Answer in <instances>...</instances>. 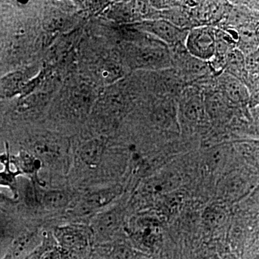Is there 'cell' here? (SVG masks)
<instances>
[{
  "label": "cell",
  "mask_w": 259,
  "mask_h": 259,
  "mask_svg": "<svg viewBox=\"0 0 259 259\" xmlns=\"http://www.w3.org/2000/svg\"><path fill=\"white\" fill-rule=\"evenodd\" d=\"M35 233H28L20 236L13 243L10 259H24L37 246Z\"/></svg>",
  "instance_id": "obj_13"
},
{
  "label": "cell",
  "mask_w": 259,
  "mask_h": 259,
  "mask_svg": "<svg viewBox=\"0 0 259 259\" xmlns=\"http://www.w3.org/2000/svg\"><path fill=\"white\" fill-rule=\"evenodd\" d=\"M48 249L47 245L40 244L24 259H41L42 255Z\"/></svg>",
  "instance_id": "obj_20"
},
{
  "label": "cell",
  "mask_w": 259,
  "mask_h": 259,
  "mask_svg": "<svg viewBox=\"0 0 259 259\" xmlns=\"http://www.w3.org/2000/svg\"><path fill=\"white\" fill-rule=\"evenodd\" d=\"M243 208L250 214L259 213V185L252 191L244 200Z\"/></svg>",
  "instance_id": "obj_17"
},
{
  "label": "cell",
  "mask_w": 259,
  "mask_h": 259,
  "mask_svg": "<svg viewBox=\"0 0 259 259\" xmlns=\"http://www.w3.org/2000/svg\"><path fill=\"white\" fill-rule=\"evenodd\" d=\"M71 197L68 192L64 190H51L44 194L42 202L44 207L50 210H59L67 207Z\"/></svg>",
  "instance_id": "obj_15"
},
{
  "label": "cell",
  "mask_w": 259,
  "mask_h": 259,
  "mask_svg": "<svg viewBox=\"0 0 259 259\" xmlns=\"http://www.w3.org/2000/svg\"><path fill=\"white\" fill-rule=\"evenodd\" d=\"M249 110L252 118H253V122L255 123V129H256L257 132L259 134V108Z\"/></svg>",
  "instance_id": "obj_22"
},
{
  "label": "cell",
  "mask_w": 259,
  "mask_h": 259,
  "mask_svg": "<svg viewBox=\"0 0 259 259\" xmlns=\"http://www.w3.org/2000/svg\"><path fill=\"white\" fill-rule=\"evenodd\" d=\"M222 259H238L237 258L236 255L233 253H227L223 257Z\"/></svg>",
  "instance_id": "obj_24"
},
{
  "label": "cell",
  "mask_w": 259,
  "mask_h": 259,
  "mask_svg": "<svg viewBox=\"0 0 259 259\" xmlns=\"http://www.w3.org/2000/svg\"><path fill=\"white\" fill-rule=\"evenodd\" d=\"M179 180L176 175L171 174H163L160 176L150 179L144 185L142 190L145 194H157L173 190L178 185Z\"/></svg>",
  "instance_id": "obj_11"
},
{
  "label": "cell",
  "mask_w": 259,
  "mask_h": 259,
  "mask_svg": "<svg viewBox=\"0 0 259 259\" xmlns=\"http://www.w3.org/2000/svg\"><path fill=\"white\" fill-rule=\"evenodd\" d=\"M105 145L101 140L95 139L87 141L80 149L81 161L90 167L97 166L102 161Z\"/></svg>",
  "instance_id": "obj_10"
},
{
  "label": "cell",
  "mask_w": 259,
  "mask_h": 259,
  "mask_svg": "<svg viewBox=\"0 0 259 259\" xmlns=\"http://www.w3.org/2000/svg\"><path fill=\"white\" fill-rule=\"evenodd\" d=\"M223 212H221L218 213H215V214H212V213H211L210 215L214 216V217H218V216H221L223 215ZM223 219H220V218H212V219H209V221H210V224L211 225H218L219 224L220 222H222Z\"/></svg>",
  "instance_id": "obj_23"
},
{
  "label": "cell",
  "mask_w": 259,
  "mask_h": 259,
  "mask_svg": "<svg viewBox=\"0 0 259 259\" xmlns=\"http://www.w3.org/2000/svg\"><path fill=\"white\" fill-rule=\"evenodd\" d=\"M134 28L145 32L166 44L168 48L185 45L189 30L181 29L175 25L158 18L133 24Z\"/></svg>",
  "instance_id": "obj_3"
},
{
  "label": "cell",
  "mask_w": 259,
  "mask_h": 259,
  "mask_svg": "<svg viewBox=\"0 0 259 259\" xmlns=\"http://www.w3.org/2000/svg\"><path fill=\"white\" fill-rule=\"evenodd\" d=\"M122 193V187L119 185L111 186L88 194L83 199L79 208L80 212L90 213L103 208L112 203Z\"/></svg>",
  "instance_id": "obj_7"
},
{
  "label": "cell",
  "mask_w": 259,
  "mask_h": 259,
  "mask_svg": "<svg viewBox=\"0 0 259 259\" xmlns=\"http://www.w3.org/2000/svg\"><path fill=\"white\" fill-rule=\"evenodd\" d=\"M33 151L40 161H54L61 157L64 149L61 147L60 140L51 136H42L34 144Z\"/></svg>",
  "instance_id": "obj_8"
},
{
  "label": "cell",
  "mask_w": 259,
  "mask_h": 259,
  "mask_svg": "<svg viewBox=\"0 0 259 259\" xmlns=\"http://www.w3.org/2000/svg\"><path fill=\"white\" fill-rule=\"evenodd\" d=\"M245 70L247 77L245 84L250 94L259 90V48L245 56Z\"/></svg>",
  "instance_id": "obj_14"
},
{
  "label": "cell",
  "mask_w": 259,
  "mask_h": 259,
  "mask_svg": "<svg viewBox=\"0 0 259 259\" xmlns=\"http://www.w3.org/2000/svg\"><path fill=\"white\" fill-rule=\"evenodd\" d=\"M90 230L81 225H67L57 227L54 236L63 249L80 251L90 244Z\"/></svg>",
  "instance_id": "obj_5"
},
{
  "label": "cell",
  "mask_w": 259,
  "mask_h": 259,
  "mask_svg": "<svg viewBox=\"0 0 259 259\" xmlns=\"http://www.w3.org/2000/svg\"><path fill=\"white\" fill-rule=\"evenodd\" d=\"M217 77L216 88L232 106L236 108L248 107L250 94L245 83L225 71L218 75Z\"/></svg>",
  "instance_id": "obj_4"
},
{
  "label": "cell",
  "mask_w": 259,
  "mask_h": 259,
  "mask_svg": "<svg viewBox=\"0 0 259 259\" xmlns=\"http://www.w3.org/2000/svg\"><path fill=\"white\" fill-rule=\"evenodd\" d=\"M18 166L23 173L35 175L41 167V161L34 155L26 152L20 153L18 159Z\"/></svg>",
  "instance_id": "obj_16"
},
{
  "label": "cell",
  "mask_w": 259,
  "mask_h": 259,
  "mask_svg": "<svg viewBox=\"0 0 259 259\" xmlns=\"http://www.w3.org/2000/svg\"><path fill=\"white\" fill-rule=\"evenodd\" d=\"M123 49L127 67L132 69L156 71L173 68L169 48L147 33Z\"/></svg>",
  "instance_id": "obj_1"
},
{
  "label": "cell",
  "mask_w": 259,
  "mask_h": 259,
  "mask_svg": "<svg viewBox=\"0 0 259 259\" xmlns=\"http://www.w3.org/2000/svg\"><path fill=\"white\" fill-rule=\"evenodd\" d=\"M248 108L249 110L259 108V90L250 93L248 100Z\"/></svg>",
  "instance_id": "obj_21"
},
{
  "label": "cell",
  "mask_w": 259,
  "mask_h": 259,
  "mask_svg": "<svg viewBox=\"0 0 259 259\" xmlns=\"http://www.w3.org/2000/svg\"><path fill=\"white\" fill-rule=\"evenodd\" d=\"M122 221V213L119 209L105 211L94 218L92 231L100 238H108L114 236L120 229Z\"/></svg>",
  "instance_id": "obj_6"
},
{
  "label": "cell",
  "mask_w": 259,
  "mask_h": 259,
  "mask_svg": "<svg viewBox=\"0 0 259 259\" xmlns=\"http://www.w3.org/2000/svg\"><path fill=\"white\" fill-rule=\"evenodd\" d=\"M8 163H6V168L4 171L0 172V185L9 187L13 192H16V180L15 177L19 172H12L8 168Z\"/></svg>",
  "instance_id": "obj_18"
},
{
  "label": "cell",
  "mask_w": 259,
  "mask_h": 259,
  "mask_svg": "<svg viewBox=\"0 0 259 259\" xmlns=\"http://www.w3.org/2000/svg\"><path fill=\"white\" fill-rule=\"evenodd\" d=\"M113 259H134V254L133 250L127 247L120 245L114 249L112 252Z\"/></svg>",
  "instance_id": "obj_19"
},
{
  "label": "cell",
  "mask_w": 259,
  "mask_h": 259,
  "mask_svg": "<svg viewBox=\"0 0 259 259\" xmlns=\"http://www.w3.org/2000/svg\"><path fill=\"white\" fill-rule=\"evenodd\" d=\"M25 77L21 71H17L0 79V98L12 97L23 92L25 88Z\"/></svg>",
  "instance_id": "obj_12"
},
{
  "label": "cell",
  "mask_w": 259,
  "mask_h": 259,
  "mask_svg": "<svg viewBox=\"0 0 259 259\" xmlns=\"http://www.w3.org/2000/svg\"><path fill=\"white\" fill-rule=\"evenodd\" d=\"M216 28L209 25L190 29L185 40L189 54L199 60L209 62L216 51Z\"/></svg>",
  "instance_id": "obj_2"
},
{
  "label": "cell",
  "mask_w": 259,
  "mask_h": 259,
  "mask_svg": "<svg viewBox=\"0 0 259 259\" xmlns=\"http://www.w3.org/2000/svg\"><path fill=\"white\" fill-rule=\"evenodd\" d=\"M238 41L236 49L245 56L249 55L259 48V23L250 24L237 29Z\"/></svg>",
  "instance_id": "obj_9"
}]
</instances>
